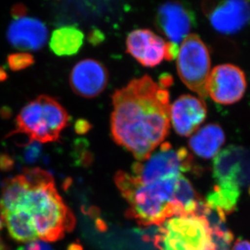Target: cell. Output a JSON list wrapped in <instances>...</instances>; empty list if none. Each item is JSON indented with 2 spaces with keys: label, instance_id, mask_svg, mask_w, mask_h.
Returning <instances> with one entry per match:
<instances>
[{
  "label": "cell",
  "instance_id": "cell-1",
  "mask_svg": "<svg viewBox=\"0 0 250 250\" xmlns=\"http://www.w3.org/2000/svg\"><path fill=\"white\" fill-rule=\"evenodd\" d=\"M0 215L10 236L26 244L58 241L76 224L52 176L38 167L25 169L5 182Z\"/></svg>",
  "mask_w": 250,
  "mask_h": 250
},
{
  "label": "cell",
  "instance_id": "cell-2",
  "mask_svg": "<svg viewBox=\"0 0 250 250\" xmlns=\"http://www.w3.org/2000/svg\"><path fill=\"white\" fill-rule=\"evenodd\" d=\"M111 134L114 141L143 162L163 144L170 129L167 85L149 76L135 79L113 97Z\"/></svg>",
  "mask_w": 250,
  "mask_h": 250
},
{
  "label": "cell",
  "instance_id": "cell-3",
  "mask_svg": "<svg viewBox=\"0 0 250 250\" xmlns=\"http://www.w3.org/2000/svg\"><path fill=\"white\" fill-rule=\"evenodd\" d=\"M180 176L144 185L132 174L117 172L116 185L130 207L128 217L135 219L142 226H161L170 218L179 216L175 194Z\"/></svg>",
  "mask_w": 250,
  "mask_h": 250
},
{
  "label": "cell",
  "instance_id": "cell-4",
  "mask_svg": "<svg viewBox=\"0 0 250 250\" xmlns=\"http://www.w3.org/2000/svg\"><path fill=\"white\" fill-rule=\"evenodd\" d=\"M68 123V113L61 104L53 97L42 95L22 108L12 134H24L32 142L52 143L59 140Z\"/></svg>",
  "mask_w": 250,
  "mask_h": 250
},
{
  "label": "cell",
  "instance_id": "cell-5",
  "mask_svg": "<svg viewBox=\"0 0 250 250\" xmlns=\"http://www.w3.org/2000/svg\"><path fill=\"white\" fill-rule=\"evenodd\" d=\"M156 237L160 250H214L210 229L202 215L170 218Z\"/></svg>",
  "mask_w": 250,
  "mask_h": 250
},
{
  "label": "cell",
  "instance_id": "cell-6",
  "mask_svg": "<svg viewBox=\"0 0 250 250\" xmlns=\"http://www.w3.org/2000/svg\"><path fill=\"white\" fill-rule=\"evenodd\" d=\"M177 72L182 82L201 97H208L210 58L208 47L198 35L189 34L181 43L177 57Z\"/></svg>",
  "mask_w": 250,
  "mask_h": 250
},
{
  "label": "cell",
  "instance_id": "cell-7",
  "mask_svg": "<svg viewBox=\"0 0 250 250\" xmlns=\"http://www.w3.org/2000/svg\"><path fill=\"white\" fill-rule=\"evenodd\" d=\"M192 167L193 158L187 149H174L168 143H164L160 150L147 160L133 166L132 175L140 183L146 185L177 177L191 170Z\"/></svg>",
  "mask_w": 250,
  "mask_h": 250
},
{
  "label": "cell",
  "instance_id": "cell-8",
  "mask_svg": "<svg viewBox=\"0 0 250 250\" xmlns=\"http://www.w3.org/2000/svg\"><path fill=\"white\" fill-rule=\"evenodd\" d=\"M213 177L223 188L241 190L250 187V151L235 145L220 151L213 162Z\"/></svg>",
  "mask_w": 250,
  "mask_h": 250
},
{
  "label": "cell",
  "instance_id": "cell-9",
  "mask_svg": "<svg viewBox=\"0 0 250 250\" xmlns=\"http://www.w3.org/2000/svg\"><path fill=\"white\" fill-rule=\"evenodd\" d=\"M246 75L238 66L223 64L210 71L208 80V97L218 104H231L239 102L246 92Z\"/></svg>",
  "mask_w": 250,
  "mask_h": 250
},
{
  "label": "cell",
  "instance_id": "cell-10",
  "mask_svg": "<svg viewBox=\"0 0 250 250\" xmlns=\"http://www.w3.org/2000/svg\"><path fill=\"white\" fill-rule=\"evenodd\" d=\"M203 9L213 28L221 33H236L250 21V2L246 1L207 2Z\"/></svg>",
  "mask_w": 250,
  "mask_h": 250
},
{
  "label": "cell",
  "instance_id": "cell-11",
  "mask_svg": "<svg viewBox=\"0 0 250 250\" xmlns=\"http://www.w3.org/2000/svg\"><path fill=\"white\" fill-rule=\"evenodd\" d=\"M156 21L169 42L179 46L194 26V13L181 2H167L159 7Z\"/></svg>",
  "mask_w": 250,
  "mask_h": 250
},
{
  "label": "cell",
  "instance_id": "cell-12",
  "mask_svg": "<svg viewBox=\"0 0 250 250\" xmlns=\"http://www.w3.org/2000/svg\"><path fill=\"white\" fill-rule=\"evenodd\" d=\"M108 79V71L102 62L95 59H83L71 70L70 84L79 96L93 98L104 91Z\"/></svg>",
  "mask_w": 250,
  "mask_h": 250
},
{
  "label": "cell",
  "instance_id": "cell-13",
  "mask_svg": "<svg viewBox=\"0 0 250 250\" xmlns=\"http://www.w3.org/2000/svg\"><path fill=\"white\" fill-rule=\"evenodd\" d=\"M126 48L127 52L144 66L153 67L164 59L167 60L168 42L149 29H136L130 33Z\"/></svg>",
  "mask_w": 250,
  "mask_h": 250
},
{
  "label": "cell",
  "instance_id": "cell-14",
  "mask_svg": "<svg viewBox=\"0 0 250 250\" xmlns=\"http://www.w3.org/2000/svg\"><path fill=\"white\" fill-rule=\"evenodd\" d=\"M205 102L192 95H183L170 106V123L175 131L182 136L196 132L207 117Z\"/></svg>",
  "mask_w": 250,
  "mask_h": 250
},
{
  "label": "cell",
  "instance_id": "cell-15",
  "mask_svg": "<svg viewBox=\"0 0 250 250\" xmlns=\"http://www.w3.org/2000/svg\"><path fill=\"white\" fill-rule=\"evenodd\" d=\"M7 37L11 45L17 49L38 50L46 42L48 30L40 20L23 17L11 23Z\"/></svg>",
  "mask_w": 250,
  "mask_h": 250
},
{
  "label": "cell",
  "instance_id": "cell-16",
  "mask_svg": "<svg viewBox=\"0 0 250 250\" xmlns=\"http://www.w3.org/2000/svg\"><path fill=\"white\" fill-rule=\"evenodd\" d=\"M225 142L224 130L218 124H208L192 135L189 146L194 153L203 159L215 157Z\"/></svg>",
  "mask_w": 250,
  "mask_h": 250
},
{
  "label": "cell",
  "instance_id": "cell-17",
  "mask_svg": "<svg viewBox=\"0 0 250 250\" xmlns=\"http://www.w3.org/2000/svg\"><path fill=\"white\" fill-rule=\"evenodd\" d=\"M83 33L75 26L57 28L50 38V47L58 56H71L78 53L83 43Z\"/></svg>",
  "mask_w": 250,
  "mask_h": 250
},
{
  "label": "cell",
  "instance_id": "cell-18",
  "mask_svg": "<svg viewBox=\"0 0 250 250\" xmlns=\"http://www.w3.org/2000/svg\"><path fill=\"white\" fill-rule=\"evenodd\" d=\"M240 195L241 190L215 186L206 198L205 203L209 208L228 215L236 210Z\"/></svg>",
  "mask_w": 250,
  "mask_h": 250
},
{
  "label": "cell",
  "instance_id": "cell-19",
  "mask_svg": "<svg viewBox=\"0 0 250 250\" xmlns=\"http://www.w3.org/2000/svg\"><path fill=\"white\" fill-rule=\"evenodd\" d=\"M33 55L27 52L14 53L7 57V64L13 71H20L28 68L34 63Z\"/></svg>",
  "mask_w": 250,
  "mask_h": 250
},
{
  "label": "cell",
  "instance_id": "cell-20",
  "mask_svg": "<svg viewBox=\"0 0 250 250\" xmlns=\"http://www.w3.org/2000/svg\"><path fill=\"white\" fill-rule=\"evenodd\" d=\"M17 250H53V249L47 242L38 240L27 243L26 246H21Z\"/></svg>",
  "mask_w": 250,
  "mask_h": 250
},
{
  "label": "cell",
  "instance_id": "cell-21",
  "mask_svg": "<svg viewBox=\"0 0 250 250\" xmlns=\"http://www.w3.org/2000/svg\"><path fill=\"white\" fill-rule=\"evenodd\" d=\"M91 124L84 119H80L75 124V130L79 135H84L91 130Z\"/></svg>",
  "mask_w": 250,
  "mask_h": 250
},
{
  "label": "cell",
  "instance_id": "cell-22",
  "mask_svg": "<svg viewBox=\"0 0 250 250\" xmlns=\"http://www.w3.org/2000/svg\"><path fill=\"white\" fill-rule=\"evenodd\" d=\"M231 250H250V241L248 240L238 239L234 244Z\"/></svg>",
  "mask_w": 250,
  "mask_h": 250
},
{
  "label": "cell",
  "instance_id": "cell-23",
  "mask_svg": "<svg viewBox=\"0 0 250 250\" xmlns=\"http://www.w3.org/2000/svg\"><path fill=\"white\" fill-rule=\"evenodd\" d=\"M25 12H26V9L23 5H17V6H15L12 9V16L17 19V18L25 17L24 16Z\"/></svg>",
  "mask_w": 250,
  "mask_h": 250
},
{
  "label": "cell",
  "instance_id": "cell-24",
  "mask_svg": "<svg viewBox=\"0 0 250 250\" xmlns=\"http://www.w3.org/2000/svg\"><path fill=\"white\" fill-rule=\"evenodd\" d=\"M12 165V160L7 156H0V167L7 168Z\"/></svg>",
  "mask_w": 250,
  "mask_h": 250
},
{
  "label": "cell",
  "instance_id": "cell-25",
  "mask_svg": "<svg viewBox=\"0 0 250 250\" xmlns=\"http://www.w3.org/2000/svg\"><path fill=\"white\" fill-rule=\"evenodd\" d=\"M98 35H101L100 32H97V31H95V32H92V33H91V37H90L88 39H90V42H91L92 43H93V44H97V43L101 42L102 39V36L98 37Z\"/></svg>",
  "mask_w": 250,
  "mask_h": 250
},
{
  "label": "cell",
  "instance_id": "cell-26",
  "mask_svg": "<svg viewBox=\"0 0 250 250\" xmlns=\"http://www.w3.org/2000/svg\"><path fill=\"white\" fill-rule=\"evenodd\" d=\"M7 78V73L4 69L0 67V81H3Z\"/></svg>",
  "mask_w": 250,
  "mask_h": 250
},
{
  "label": "cell",
  "instance_id": "cell-27",
  "mask_svg": "<svg viewBox=\"0 0 250 250\" xmlns=\"http://www.w3.org/2000/svg\"><path fill=\"white\" fill-rule=\"evenodd\" d=\"M0 250H5L4 245L2 244L1 239H0Z\"/></svg>",
  "mask_w": 250,
  "mask_h": 250
},
{
  "label": "cell",
  "instance_id": "cell-28",
  "mask_svg": "<svg viewBox=\"0 0 250 250\" xmlns=\"http://www.w3.org/2000/svg\"></svg>",
  "mask_w": 250,
  "mask_h": 250
}]
</instances>
